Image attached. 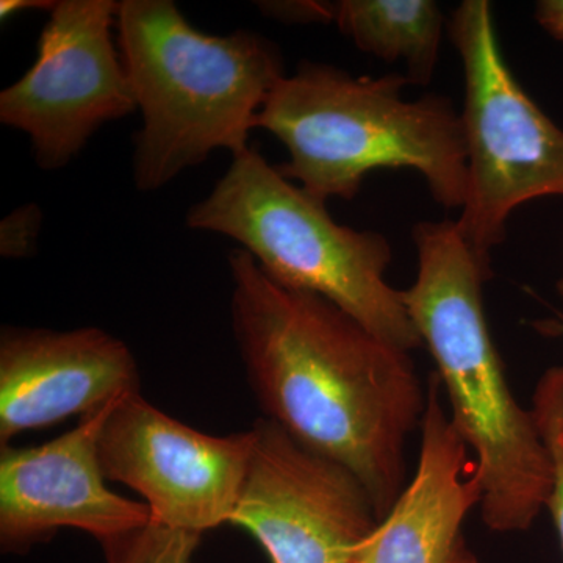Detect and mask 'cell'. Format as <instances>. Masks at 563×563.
Listing matches in <instances>:
<instances>
[{"instance_id": "6da1fadb", "label": "cell", "mask_w": 563, "mask_h": 563, "mask_svg": "<svg viewBox=\"0 0 563 563\" xmlns=\"http://www.w3.org/2000/svg\"><path fill=\"white\" fill-rule=\"evenodd\" d=\"M232 329L263 417L342 463L383 520L407 487V440L428 387L393 347L314 292L291 290L240 247L229 254Z\"/></svg>"}, {"instance_id": "7a4b0ae2", "label": "cell", "mask_w": 563, "mask_h": 563, "mask_svg": "<svg viewBox=\"0 0 563 563\" xmlns=\"http://www.w3.org/2000/svg\"><path fill=\"white\" fill-rule=\"evenodd\" d=\"M412 235L417 279L401 298L477 463L481 518L493 532L528 531L553 492L554 462L532 409L515 399L493 343L484 306L490 262L466 243L457 221H421Z\"/></svg>"}, {"instance_id": "3957f363", "label": "cell", "mask_w": 563, "mask_h": 563, "mask_svg": "<svg viewBox=\"0 0 563 563\" xmlns=\"http://www.w3.org/2000/svg\"><path fill=\"white\" fill-rule=\"evenodd\" d=\"M401 74L354 77L303 62L282 77L255 121L287 147L282 176L313 198L352 199L379 169H413L443 209H462L468 184L461 113L444 96L404 99Z\"/></svg>"}, {"instance_id": "277c9868", "label": "cell", "mask_w": 563, "mask_h": 563, "mask_svg": "<svg viewBox=\"0 0 563 563\" xmlns=\"http://www.w3.org/2000/svg\"><path fill=\"white\" fill-rule=\"evenodd\" d=\"M117 27L143 113L133 152L139 190L165 187L213 151L250 150L258 113L285 77L276 44L251 31H198L172 0H122Z\"/></svg>"}, {"instance_id": "5b68a950", "label": "cell", "mask_w": 563, "mask_h": 563, "mask_svg": "<svg viewBox=\"0 0 563 563\" xmlns=\"http://www.w3.org/2000/svg\"><path fill=\"white\" fill-rule=\"evenodd\" d=\"M187 224L235 240L277 284L322 296L393 347L424 346L401 290L388 284L393 254L383 233L333 221L325 202L261 152L235 155L209 198L188 211Z\"/></svg>"}, {"instance_id": "8992f818", "label": "cell", "mask_w": 563, "mask_h": 563, "mask_svg": "<svg viewBox=\"0 0 563 563\" xmlns=\"http://www.w3.org/2000/svg\"><path fill=\"white\" fill-rule=\"evenodd\" d=\"M450 31L465 74L461 118L468 184L457 225L474 252L490 262L518 207L548 196L563 198V129L515 79L490 2H462Z\"/></svg>"}, {"instance_id": "52a82bcc", "label": "cell", "mask_w": 563, "mask_h": 563, "mask_svg": "<svg viewBox=\"0 0 563 563\" xmlns=\"http://www.w3.org/2000/svg\"><path fill=\"white\" fill-rule=\"evenodd\" d=\"M120 2L62 0L32 68L0 92V122L27 133L41 169L65 168L103 124L139 109L114 46Z\"/></svg>"}, {"instance_id": "ba28073f", "label": "cell", "mask_w": 563, "mask_h": 563, "mask_svg": "<svg viewBox=\"0 0 563 563\" xmlns=\"http://www.w3.org/2000/svg\"><path fill=\"white\" fill-rule=\"evenodd\" d=\"M251 429L250 463L229 525L250 532L272 563H354L379 525L365 485L268 418Z\"/></svg>"}, {"instance_id": "9c48e42d", "label": "cell", "mask_w": 563, "mask_h": 563, "mask_svg": "<svg viewBox=\"0 0 563 563\" xmlns=\"http://www.w3.org/2000/svg\"><path fill=\"white\" fill-rule=\"evenodd\" d=\"M254 432L210 435L163 413L139 393L110 410L99 433L106 477L146 499L152 521L203 533L229 525Z\"/></svg>"}, {"instance_id": "30bf717a", "label": "cell", "mask_w": 563, "mask_h": 563, "mask_svg": "<svg viewBox=\"0 0 563 563\" xmlns=\"http://www.w3.org/2000/svg\"><path fill=\"white\" fill-rule=\"evenodd\" d=\"M118 401L40 446H0L3 551L20 553L63 528L103 542L151 523L146 503L110 490L99 457V433Z\"/></svg>"}, {"instance_id": "8fae6325", "label": "cell", "mask_w": 563, "mask_h": 563, "mask_svg": "<svg viewBox=\"0 0 563 563\" xmlns=\"http://www.w3.org/2000/svg\"><path fill=\"white\" fill-rule=\"evenodd\" d=\"M139 391L131 347L102 329L9 325L0 333V446Z\"/></svg>"}, {"instance_id": "7c38bea8", "label": "cell", "mask_w": 563, "mask_h": 563, "mask_svg": "<svg viewBox=\"0 0 563 563\" xmlns=\"http://www.w3.org/2000/svg\"><path fill=\"white\" fill-rule=\"evenodd\" d=\"M417 470L354 563H477L463 523L483 499L468 444L444 409L439 374H429Z\"/></svg>"}, {"instance_id": "4fadbf2b", "label": "cell", "mask_w": 563, "mask_h": 563, "mask_svg": "<svg viewBox=\"0 0 563 563\" xmlns=\"http://www.w3.org/2000/svg\"><path fill=\"white\" fill-rule=\"evenodd\" d=\"M332 22L358 49L380 60L402 62L410 84L428 85L435 74L444 18L432 0H340Z\"/></svg>"}, {"instance_id": "5bb4252c", "label": "cell", "mask_w": 563, "mask_h": 563, "mask_svg": "<svg viewBox=\"0 0 563 563\" xmlns=\"http://www.w3.org/2000/svg\"><path fill=\"white\" fill-rule=\"evenodd\" d=\"M201 537L151 521L101 544L106 563H192Z\"/></svg>"}, {"instance_id": "9a60e30c", "label": "cell", "mask_w": 563, "mask_h": 563, "mask_svg": "<svg viewBox=\"0 0 563 563\" xmlns=\"http://www.w3.org/2000/svg\"><path fill=\"white\" fill-rule=\"evenodd\" d=\"M563 406V366L548 369L537 384L532 412L554 462V487L547 507L553 515L563 548V450L558 439V421Z\"/></svg>"}, {"instance_id": "2e32d148", "label": "cell", "mask_w": 563, "mask_h": 563, "mask_svg": "<svg viewBox=\"0 0 563 563\" xmlns=\"http://www.w3.org/2000/svg\"><path fill=\"white\" fill-rule=\"evenodd\" d=\"M41 224L38 207L25 206L14 210L2 221L0 250L3 257L21 258L31 255Z\"/></svg>"}, {"instance_id": "e0dca14e", "label": "cell", "mask_w": 563, "mask_h": 563, "mask_svg": "<svg viewBox=\"0 0 563 563\" xmlns=\"http://www.w3.org/2000/svg\"><path fill=\"white\" fill-rule=\"evenodd\" d=\"M268 16L285 22H332V2H261Z\"/></svg>"}, {"instance_id": "ac0fdd59", "label": "cell", "mask_w": 563, "mask_h": 563, "mask_svg": "<svg viewBox=\"0 0 563 563\" xmlns=\"http://www.w3.org/2000/svg\"><path fill=\"white\" fill-rule=\"evenodd\" d=\"M536 20L544 31L563 43V0H540V2H537Z\"/></svg>"}, {"instance_id": "d6986e66", "label": "cell", "mask_w": 563, "mask_h": 563, "mask_svg": "<svg viewBox=\"0 0 563 563\" xmlns=\"http://www.w3.org/2000/svg\"><path fill=\"white\" fill-rule=\"evenodd\" d=\"M57 2H47V0H2L0 2V18L3 21L11 16L29 10H52Z\"/></svg>"}, {"instance_id": "ffe728a7", "label": "cell", "mask_w": 563, "mask_h": 563, "mask_svg": "<svg viewBox=\"0 0 563 563\" xmlns=\"http://www.w3.org/2000/svg\"><path fill=\"white\" fill-rule=\"evenodd\" d=\"M561 331L563 332V320L561 322ZM558 439H559V443H561V446L563 450V406H562L561 415H559Z\"/></svg>"}, {"instance_id": "44dd1931", "label": "cell", "mask_w": 563, "mask_h": 563, "mask_svg": "<svg viewBox=\"0 0 563 563\" xmlns=\"http://www.w3.org/2000/svg\"><path fill=\"white\" fill-rule=\"evenodd\" d=\"M558 291L559 295H561V298L563 299V277L561 280L558 282Z\"/></svg>"}]
</instances>
